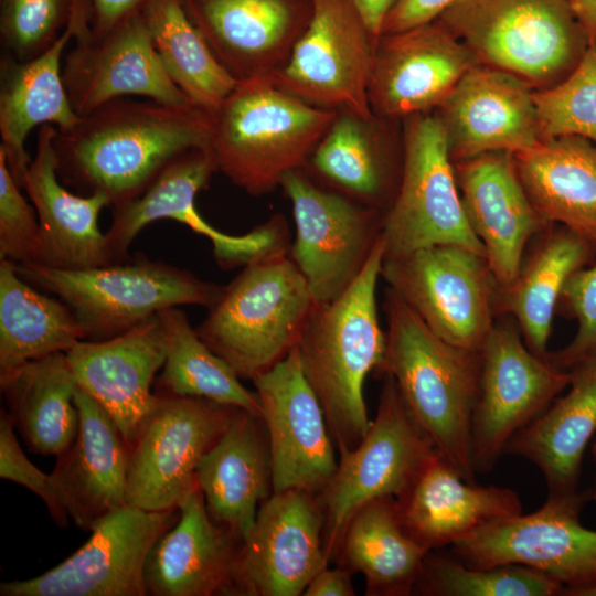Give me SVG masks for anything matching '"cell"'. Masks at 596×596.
<instances>
[{
  "label": "cell",
  "mask_w": 596,
  "mask_h": 596,
  "mask_svg": "<svg viewBox=\"0 0 596 596\" xmlns=\"http://www.w3.org/2000/svg\"><path fill=\"white\" fill-rule=\"evenodd\" d=\"M381 277L446 342L480 352L493 322L497 283L487 259L434 245L384 257Z\"/></svg>",
  "instance_id": "10"
},
{
  "label": "cell",
  "mask_w": 596,
  "mask_h": 596,
  "mask_svg": "<svg viewBox=\"0 0 596 596\" xmlns=\"http://www.w3.org/2000/svg\"><path fill=\"white\" fill-rule=\"evenodd\" d=\"M374 419L359 445L342 455L328 485L318 494L323 511V544L336 557L353 515L366 503L401 496L438 451L414 419L389 374Z\"/></svg>",
  "instance_id": "8"
},
{
  "label": "cell",
  "mask_w": 596,
  "mask_h": 596,
  "mask_svg": "<svg viewBox=\"0 0 596 596\" xmlns=\"http://www.w3.org/2000/svg\"><path fill=\"white\" fill-rule=\"evenodd\" d=\"M210 114L216 171L260 196L280 187L289 171L305 168L337 110L309 105L268 76L238 81Z\"/></svg>",
  "instance_id": "4"
},
{
  "label": "cell",
  "mask_w": 596,
  "mask_h": 596,
  "mask_svg": "<svg viewBox=\"0 0 596 596\" xmlns=\"http://www.w3.org/2000/svg\"><path fill=\"white\" fill-rule=\"evenodd\" d=\"M9 412H0V477L15 482L42 499L51 517L60 526L68 524L70 517L56 499L49 475L34 466L22 450L14 434Z\"/></svg>",
  "instance_id": "46"
},
{
  "label": "cell",
  "mask_w": 596,
  "mask_h": 596,
  "mask_svg": "<svg viewBox=\"0 0 596 596\" xmlns=\"http://www.w3.org/2000/svg\"><path fill=\"white\" fill-rule=\"evenodd\" d=\"M0 386L14 426L31 451L58 456L73 443L79 426L78 385L65 352L1 374Z\"/></svg>",
  "instance_id": "37"
},
{
  "label": "cell",
  "mask_w": 596,
  "mask_h": 596,
  "mask_svg": "<svg viewBox=\"0 0 596 596\" xmlns=\"http://www.w3.org/2000/svg\"><path fill=\"white\" fill-rule=\"evenodd\" d=\"M311 19L270 79L315 107L372 116L368 84L373 36L352 0H312Z\"/></svg>",
  "instance_id": "16"
},
{
  "label": "cell",
  "mask_w": 596,
  "mask_h": 596,
  "mask_svg": "<svg viewBox=\"0 0 596 596\" xmlns=\"http://www.w3.org/2000/svg\"><path fill=\"white\" fill-rule=\"evenodd\" d=\"M479 393L472 415L476 472L491 471L510 439L568 387L571 372L533 353L515 327L494 323L481 350Z\"/></svg>",
  "instance_id": "15"
},
{
  "label": "cell",
  "mask_w": 596,
  "mask_h": 596,
  "mask_svg": "<svg viewBox=\"0 0 596 596\" xmlns=\"http://www.w3.org/2000/svg\"><path fill=\"white\" fill-rule=\"evenodd\" d=\"M216 166L209 148L191 149L173 159L132 201L113 207L105 233L111 263L127 259L131 242L150 223L173 220L206 237L219 266H245L254 259L287 248L288 227L281 214L244 235H230L206 222L195 207V196L207 188Z\"/></svg>",
  "instance_id": "14"
},
{
  "label": "cell",
  "mask_w": 596,
  "mask_h": 596,
  "mask_svg": "<svg viewBox=\"0 0 596 596\" xmlns=\"http://www.w3.org/2000/svg\"><path fill=\"white\" fill-rule=\"evenodd\" d=\"M560 301L576 319L577 331L564 349L549 353L547 359L557 368L571 370L596 356V264L579 268L567 279Z\"/></svg>",
  "instance_id": "45"
},
{
  "label": "cell",
  "mask_w": 596,
  "mask_h": 596,
  "mask_svg": "<svg viewBox=\"0 0 596 596\" xmlns=\"http://www.w3.org/2000/svg\"><path fill=\"white\" fill-rule=\"evenodd\" d=\"M0 150V259L38 263L41 228L35 209L21 194Z\"/></svg>",
  "instance_id": "44"
},
{
  "label": "cell",
  "mask_w": 596,
  "mask_h": 596,
  "mask_svg": "<svg viewBox=\"0 0 596 596\" xmlns=\"http://www.w3.org/2000/svg\"><path fill=\"white\" fill-rule=\"evenodd\" d=\"M157 401L129 449L127 504L178 509L198 487L199 466L238 407L156 392Z\"/></svg>",
  "instance_id": "12"
},
{
  "label": "cell",
  "mask_w": 596,
  "mask_h": 596,
  "mask_svg": "<svg viewBox=\"0 0 596 596\" xmlns=\"http://www.w3.org/2000/svg\"><path fill=\"white\" fill-rule=\"evenodd\" d=\"M592 450H593V456H594V459H595V462H596V438H595Z\"/></svg>",
  "instance_id": "53"
},
{
  "label": "cell",
  "mask_w": 596,
  "mask_h": 596,
  "mask_svg": "<svg viewBox=\"0 0 596 596\" xmlns=\"http://www.w3.org/2000/svg\"><path fill=\"white\" fill-rule=\"evenodd\" d=\"M573 9L583 25L589 45L596 42V0H571Z\"/></svg>",
  "instance_id": "51"
},
{
  "label": "cell",
  "mask_w": 596,
  "mask_h": 596,
  "mask_svg": "<svg viewBox=\"0 0 596 596\" xmlns=\"http://www.w3.org/2000/svg\"><path fill=\"white\" fill-rule=\"evenodd\" d=\"M291 202V258L316 304L338 298L356 278L381 234L383 213L315 182L304 169L280 182Z\"/></svg>",
  "instance_id": "13"
},
{
  "label": "cell",
  "mask_w": 596,
  "mask_h": 596,
  "mask_svg": "<svg viewBox=\"0 0 596 596\" xmlns=\"http://www.w3.org/2000/svg\"><path fill=\"white\" fill-rule=\"evenodd\" d=\"M179 510L175 524L148 554L143 572L147 596H240L243 540L211 519L199 485Z\"/></svg>",
  "instance_id": "26"
},
{
  "label": "cell",
  "mask_w": 596,
  "mask_h": 596,
  "mask_svg": "<svg viewBox=\"0 0 596 596\" xmlns=\"http://www.w3.org/2000/svg\"><path fill=\"white\" fill-rule=\"evenodd\" d=\"M540 140L581 137L596 143V42L560 83L533 91Z\"/></svg>",
  "instance_id": "42"
},
{
  "label": "cell",
  "mask_w": 596,
  "mask_h": 596,
  "mask_svg": "<svg viewBox=\"0 0 596 596\" xmlns=\"http://www.w3.org/2000/svg\"><path fill=\"white\" fill-rule=\"evenodd\" d=\"M168 350L157 392L206 398L262 417L256 392L247 390L232 366L214 353L179 307L158 312Z\"/></svg>",
  "instance_id": "40"
},
{
  "label": "cell",
  "mask_w": 596,
  "mask_h": 596,
  "mask_svg": "<svg viewBox=\"0 0 596 596\" xmlns=\"http://www.w3.org/2000/svg\"><path fill=\"white\" fill-rule=\"evenodd\" d=\"M73 39L62 76L79 117L110 100L130 96L193 105L167 74L141 10L106 30L89 26Z\"/></svg>",
  "instance_id": "18"
},
{
  "label": "cell",
  "mask_w": 596,
  "mask_h": 596,
  "mask_svg": "<svg viewBox=\"0 0 596 596\" xmlns=\"http://www.w3.org/2000/svg\"><path fill=\"white\" fill-rule=\"evenodd\" d=\"M323 511L318 493L273 492L259 507L244 539L238 567L240 596H299L328 566Z\"/></svg>",
  "instance_id": "20"
},
{
  "label": "cell",
  "mask_w": 596,
  "mask_h": 596,
  "mask_svg": "<svg viewBox=\"0 0 596 596\" xmlns=\"http://www.w3.org/2000/svg\"><path fill=\"white\" fill-rule=\"evenodd\" d=\"M586 493L549 494L529 514L488 523L451 545L454 556L473 567L517 564L563 586L561 595L596 585V531L581 524Z\"/></svg>",
  "instance_id": "11"
},
{
  "label": "cell",
  "mask_w": 596,
  "mask_h": 596,
  "mask_svg": "<svg viewBox=\"0 0 596 596\" xmlns=\"http://www.w3.org/2000/svg\"><path fill=\"white\" fill-rule=\"evenodd\" d=\"M383 307L386 350L379 373L393 377L414 419L440 455L466 480L476 482L471 428L480 352L443 340L390 287Z\"/></svg>",
  "instance_id": "3"
},
{
  "label": "cell",
  "mask_w": 596,
  "mask_h": 596,
  "mask_svg": "<svg viewBox=\"0 0 596 596\" xmlns=\"http://www.w3.org/2000/svg\"><path fill=\"white\" fill-rule=\"evenodd\" d=\"M210 136L211 114L202 108L123 97L56 129L53 146L61 180L103 193L113 209L139 196L178 156L209 148Z\"/></svg>",
  "instance_id": "1"
},
{
  "label": "cell",
  "mask_w": 596,
  "mask_h": 596,
  "mask_svg": "<svg viewBox=\"0 0 596 596\" xmlns=\"http://www.w3.org/2000/svg\"><path fill=\"white\" fill-rule=\"evenodd\" d=\"M85 339L82 323L65 302L36 291L14 263L0 259V375L66 353Z\"/></svg>",
  "instance_id": "38"
},
{
  "label": "cell",
  "mask_w": 596,
  "mask_h": 596,
  "mask_svg": "<svg viewBox=\"0 0 596 596\" xmlns=\"http://www.w3.org/2000/svg\"><path fill=\"white\" fill-rule=\"evenodd\" d=\"M540 236L515 279L497 289L496 301L515 318L529 349L547 359L552 320L562 290L567 279L590 260L594 246L557 224H550Z\"/></svg>",
  "instance_id": "35"
},
{
  "label": "cell",
  "mask_w": 596,
  "mask_h": 596,
  "mask_svg": "<svg viewBox=\"0 0 596 596\" xmlns=\"http://www.w3.org/2000/svg\"><path fill=\"white\" fill-rule=\"evenodd\" d=\"M167 350L157 313L119 336L81 340L66 352L78 387L109 415L129 449L156 404L151 386Z\"/></svg>",
  "instance_id": "22"
},
{
  "label": "cell",
  "mask_w": 596,
  "mask_h": 596,
  "mask_svg": "<svg viewBox=\"0 0 596 596\" xmlns=\"http://www.w3.org/2000/svg\"><path fill=\"white\" fill-rule=\"evenodd\" d=\"M196 481L211 519L244 541L260 504L273 493L269 441L263 418L237 408L202 459Z\"/></svg>",
  "instance_id": "31"
},
{
  "label": "cell",
  "mask_w": 596,
  "mask_h": 596,
  "mask_svg": "<svg viewBox=\"0 0 596 596\" xmlns=\"http://www.w3.org/2000/svg\"><path fill=\"white\" fill-rule=\"evenodd\" d=\"M594 500L596 501V491L593 493Z\"/></svg>",
  "instance_id": "54"
},
{
  "label": "cell",
  "mask_w": 596,
  "mask_h": 596,
  "mask_svg": "<svg viewBox=\"0 0 596 596\" xmlns=\"http://www.w3.org/2000/svg\"><path fill=\"white\" fill-rule=\"evenodd\" d=\"M429 552L405 530L394 497L363 505L351 519L336 557L360 573L370 596L414 594ZM341 566V565H340Z\"/></svg>",
  "instance_id": "36"
},
{
  "label": "cell",
  "mask_w": 596,
  "mask_h": 596,
  "mask_svg": "<svg viewBox=\"0 0 596 596\" xmlns=\"http://www.w3.org/2000/svg\"><path fill=\"white\" fill-rule=\"evenodd\" d=\"M315 304L305 277L283 248L245 265L195 331L241 380H253L297 345Z\"/></svg>",
  "instance_id": "5"
},
{
  "label": "cell",
  "mask_w": 596,
  "mask_h": 596,
  "mask_svg": "<svg viewBox=\"0 0 596 596\" xmlns=\"http://www.w3.org/2000/svg\"><path fill=\"white\" fill-rule=\"evenodd\" d=\"M347 109L337 115L312 151L304 170L324 187L381 211L391 204L400 177L387 123ZM386 207V209H387Z\"/></svg>",
  "instance_id": "33"
},
{
  "label": "cell",
  "mask_w": 596,
  "mask_h": 596,
  "mask_svg": "<svg viewBox=\"0 0 596 596\" xmlns=\"http://www.w3.org/2000/svg\"><path fill=\"white\" fill-rule=\"evenodd\" d=\"M453 163L468 223L498 288L507 287L520 270L529 241L550 224L530 201L512 153L492 151Z\"/></svg>",
  "instance_id": "23"
},
{
  "label": "cell",
  "mask_w": 596,
  "mask_h": 596,
  "mask_svg": "<svg viewBox=\"0 0 596 596\" xmlns=\"http://www.w3.org/2000/svg\"><path fill=\"white\" fill-rule=\"evenodd\" d=\"M55 135L54 126L40 127L35 155L21 183L41 228L40 256L34 264L62 269L113 264L106 235L98 226V215L109 206V201L99 192L74 194L60 182L53 146Z\"/></svg>",
  "instance_id": "29"
},
{
  "label": "cell",
  "mask_w": 596,
  "mask_h": 596,
  "mask_svg": "<svg viewBox=\"0 0 596 596\" xmlns=\"http://www.w3.org/2000/svg\"><path fill=\"white\" fill-rule=\"evenodd\" d=\"M435 114L453 162L492 151L518 153L541 141L533 89L497 68L472 67Z\"/></svg>",
  "instance_id": "24"
},
{
  "label": "cell",
  "mask_w": 596,
  "mask_h": 596,
  "mask_svg": "<svg viewBox=\"0 0 596 596\" xmlns=\"http://www.w3.org/2000/svg\"><path fill=\"white\" fill-rule=\"evenodd\" d=\"M457 1L459 0H398L385 18L382 34L434 22Z\"/></svg>",
  "instance_id": "47"
},
{
  "label": "cell",
  "mask_w": 596,
  "mask_h": 596,
  "mask_svg": "<svg viewBox=\"0 0 596 596\" xmlns=\"http://www.w3.org/2000/svg\"><path fill=\"white\" fill-rule=\"evenodd\" d=\"M180 510L125 505L103 519L76 552L29 579L3 582L1 596H147L143 572L157 540Z\"/></svg>",
  "instance_id": "17"
},
{
  "label": "cell",
  "mask_w": 596,
  "mask_h": 596,
  "mask_svg": "<svg viewBox=\"0 0 596 596\" xmlns=\"http://www.w3.org/2000/svg\"><path fill=\"white\" fill-rule=\"evenodd\" d=\"M436 21L479 65L510 73L533 91L564 79L589 46L571 0H459Z\"/></svg>",
  "instance_id": "6"
},
{
  "label": "cell",
  "mask_w": 596,
  "mask_h": 596,
  "mask_svg": "<svg viewBox=\"0 0 596 596\" xmlns=\"http://www.w3.org/2000/svg\"><path fill=\"white\" fill-rule=\"evenodd\" d=\"M84 8L91 9L89 0H1V55L18 61L39 56Z\"/></svg>",
  "instance_id": "43"
},
{
  "label": "cell",
  "mask_w": 596,
  "mask_h": 596,
  "mask_svg": "<svg viewBox=\"0 0 596 596\" xmlns=\"http://www.w3.org/2000/svg\"><path fill=\"white\" fill-rule=\"evenodd\" d=\"M395 499L405 530L428 552L453 545L488 523L523 513L514 490L466 480L439 451Z\"/></svg>",
  "instance_id": "28"
},
{
  "label": "cell",
  "mask_w": 596,
  "mask_h": 596,
  "mask_svg": "<svg viewBox=\"0 0 596 596\" xmlns=\"http://www.w3.org/2000/svg\"><path fill=\"white\" fill-rule=\"evenodd\" d=\"M79 414L73 443L49 475L53 492L77 528L92 531L127 505L129 447L109 415L77 386Z\"/></svg>",
  "instance_id": "27"
},
{
  "label": "cell",
  "mask_w": 596,
  "mask_h": 596,
  "mask_svg": "<svg viewBox=\"0 0 596 596\" xmlns=\"http://www.w3.org/2000/svg\"><path fill=\"white\" fill-rule=\"evenodd\" d=\"M159 58L196 107L215 110L238 79L217 60L180 0H148L141 9Z\"/></svg>",
  "instance_id": "39"
},
{
  "label": "cell",
  "mask_w": 596,
  "mask_h": 596,
  "mask_svg": "<svg viewBox=\"0 0 596 596\" xmlns=\"http://www.w3.org/2000/svg\"><path fill=\"white\" fill-rule=\"evenodd\" d=\"M477 65L466 45L437 21L384 33L374 45L370 108L390 120L429 113Z\"/></svg>",
  "instance_id": "21"
},
{
  "label": "cell",
  "mask_w": 596,
  "mask_h": 596,
  "mask_svg": "<svg viewBox=\"0 0 596 596\" xmlns=\"http://www.w3.org/2000/svg\"><path fill=\"white\" fill-rule=\"evenodd\" d=\"M221 64L238 81L270 77L312 15V0H180Z\"/></svg>",
  "instance_id": "25"
},
{
  "label": "cell",
  "mask_w": 596,
  "mask_h": 596,
  "mask_svg": "<svg viewBox=\"0 0 596 596\" xmlns=\"http://www.w3.org/2000/svg\"><path fill=\"white\" fill-rule=\"evenodd\" d=\"M398 0H352L375 39L382 34L389 12Z\"/></svg>",
  "instance_id": "50"
},
{
  "label": "cell",
  "mask_w": 596,
  "mask_h": 596,
  "mask_svg": "<svg viewBox=\"0 0 596 596\" xmlns=\"http://www.w3.org/2000/svg\"><path fill=\"white\" fill-rule=\"evenodd\" d=\"M539 214L596 247V143L581 137L542 140L512 153Z\"/></svg>",
  "instance_id": "34"
},
{
  "label": "cell",
  "mask_w": 596,
  "mask_h": 596,
  "mask_svg": "<svg viewBox=\"0 0 596 596\" xmlns=\"http://www.w3.org/2000/svg\"><path fill=\"white\" fill-rule=\"evenodd\" d=\"M384 255L380 234L352 284L334 300L315 304L297 343L340 455L359 445L372 421L363 386L369 373L380 372L386 350L376 305Z\"/></svg>",
  "instance_id": "2"
},
{
  "label": "cell",
  "mask_w": 596,
  "mask_h": 596,
  "mask_svg": "<svg viewBox=\"0 0 596 596\" xmlns=\"http://www.w3.org/2000/svg\"><path fill=\"white\" fill-rule=\"evenodd\" d=\"M148 0H89L91 28L106 30L127 15L140 11Z\"/></svg>",
  "instance_id": "49"
},
{
  "label": "cell",
  "mask_w": 596,
  "mask_h": 596,
  "mask_svg": "<svg viewBox=\"0 0 596 596\" xmlns=\"http://www.w3.org/2000/svg\"><path fill=\"white\" fill-rule=\"evenodd\" d=\"M570 372L566 394L518 432L504 451L534 464L549 494L577 491L583 455L596 434V356Z\"/></svg>",
  "instance_id": "32"
},
{
  "label": "cell",
  "mask_w": 596,
  "mask_h": 596,
  "mask_svg": "<svg viewBox=\"0 0 596 596\" xmlns=\"http://www.w3.org/2000/svg\"><path fill=\"white\" fill-rule=\"evenodd\" d=\"M381 236L384 257L441 244L485 257L466 217L446 134L435 113L405 118L400 182L383 213Z\"/></svg>",
  "instance_id": "9"
},
{
  "label": "cell",
  "mask_w": 596,
  "mask_h": 596,
  "mask_svg": "<svg viewBox=\"0 0 596 596\" xmlns=\"http://www.w3.org/2000/svg\"><path fill=\"white\" fill-rule=\"evenodd\" d=\"M571 596H596V585L576 590Z\"/></svg>",
  "instance_id": "52"
},
{
  "label": "cell",
  "mask_w": 596,
  "mask_h": 596,
  "mask_svg": "<svg viewBox=\"0 0 596 596\" xmlns=\"http://www.w3.org/2000/svg\"><path fill=\"white\" fill-rule=\"evenodd\" d=\"M305 596H354L351 572L342 566L318 572L307 585Z\"/></svg>",
  "instance_id": "48"
},
{
  "label": "cell",
  "mask_w": 596,
  "mask_h": 596,
  "mask_svg": "<svg viewBox=\"0 0 596 596\" xmlns=\"http://www.w3.org/2000/svg\"><path fill=\"white\" fill-rule=\"evenodd\" d=\"M28 283L65 302L82 323L86 339L119 336L161 310L198 305L211 307L224 286L145 256L86 269L15 264Z\"/></svg>",
  "instance_id": "7"
},
{
  "label": "cell",
  "mask_w": 596,
  "mask_h": 596,
  "mask_svg": "<svg viewBox=\"0 0 596 596\" xmlns=\"http://www.w3.org/2000/svg\"><path fill=\"white\" fill-rule=\"evenodd\" d=\"M270 450L273 492L320 493L338 461L321 403L309 384L297 345L253 380Z\"/></svg>",
  "instance_id": "19"
},
{
  "label": "cell",
  "mask_w": 596,
  "mask_h": 596,
  "mask_svg": "<svg viewBox=\"0 0 596 596\" xmlns=\"http://www.w3.org/2000/svg\"><path fill=\"white\" fill-rule=\"evenodd\" d=\"M87 21L86 13L77 10L56 42L34 58L18 61L1 55L0 150L20 187L32 160L25 149L29 132L43 125L67 130L81 118L63 82L62 56L67 43Z\"/></svg>",
  "instance_id": "30"
},
{
  "label": "cell",
  "mask_w": 596,
  "mask_h": 596,
  "mask_svg": "<svg viewBox=\"0 0 596 596\" xmlns=\"http://www.w3.org/2000/svg\"><path fill=\"white\" fill-rule=\"evenodd\" d=\"M563 586L523 565L473 567L455 556L429 552L414 589L425 596H557Z\"/></svg>",
  "instance_id": "41"
}]
</instances>
